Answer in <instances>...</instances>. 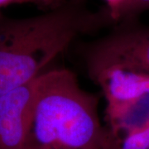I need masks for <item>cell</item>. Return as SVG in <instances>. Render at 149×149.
<instances>
[{"label":"cell","instance_id":"obj_1","mask_svg":"<svg viewBox=\"0 0 149 149\" xmlns=\"http://www.w3.org/2000/svg\"><path fill=\"white\" fill-rule=\"evenodd\" d=\"M65 0L46 13L12 18L0 13V96L36 80L81 36L114 26L106 7Z\"/></svg>","mask_w":149,"mask_h":149},{"label":"cell","instance_id":"obj_2","mask_svg":"<svg viewBox=\"0 0 149 149\" xmlns=\"http://www.w3.org/2000/svg\"><path fill=\"white\" fill-rule=\"evenodd\" d=\"M119 140L102 125L99 97L71 70L49 69L37 78L25 149H119Z\"/></svg>","mask_w":149,"mask_h":149},{"label":"cell","instance_id":"obj_3","mask_svg":"<svg viewBox=\"0 0 149 149\" xmlns=\"http://www.w3.org/2000/svg\"><path fill=\"white\" fill-rule=\"evenodd\" d=\"M85 66L118 65L149 73V27L137 19L118 22L100 38L82 47Z\"/></svg>","mask_w":149,"mask_h":149},{"label":"cell","instance_id":"obj_4","mask_svg":"<svg viewBox=\"0 0 149 149\" xmlns=\"http://www.w3.org/2000/svg\"><path fill=\"white\" fill-rule=\"evenodd\" d=\"M37 78L0 96V149H25Z\"/></svg>","mask_w":149,"mask_h":149},{"label":"cell","instance_id":"obj_5","mask_svg":"<svg viewBox=\"0 0 149 149\" xmlns=\"http://www.w3.org/2000/svg\"><path fill=\"white\" fill-rule=\"evenodd\" d=\"M86 69L91 80L101 88L106 109L149 94V73L111 65H91Z\"/></svg>","mask_w":149,"mask_h":149},{"label":"cell","instance_id":"obj_6","mask_svg":"<svg viewBox=\"0 0 149 149\" xmlns=\"http://www.w3.org/2000/svg\"><path fill=\"white\" fill-rule=\"evenodd\" d=\"M108 128L118 139L149 125V94L106 109Z\"/></svg>","mask_w":149,"mask_h":149},{"label":"cell","instance_id":"obj_7","mask_svg":"<svg viewBox=\"0 0 149 149\" xmlns=\"http://www.w3.org/2000/svg\"><path fill=\"white\" fill-rule=\"evenodd\" d=\"M149 125L123 136L119 140V149H148Z\"/></svg>","mask_w":149,"mask_h":149},{"label":"cell","instance_id":"obj_8","mask_svg":"<svg viewBox=\"0 0 149 149\" xmlns=\"http://www.w3.org/2000/svg\"><path fill=\"white\" fill-rule=\"evenodd\" d=\"M148 9H149V0H129L123 10L118 22L137 19L140 13Z\"/></svg>","mask_w":149,"mask_h":149},{"label":"cell","instance_id":"obj_9","mask_svg":"<svg viewBox=\"0 0 149 149\" xmlns=\"http://www.w3.org/2000/svg\"><path fill=\"white\" fill-rule=\"evenodd\" d=\"M65 0H0V8L12 4H32L45 10L61 4Z\"/></svg>","mask_w":149,"mask_h":149},{"label":"cell","instance_id":"obj_10","mask_svg":"<svg viewBox=\"0 0 149 149\" xmlns=\"http://www.w3.org/2000/svg\"><path fill=\"white\" fill-rule=\"evenodd\" d=\"M106 3V8L109 11L110 17L114 22L115 24H117L119 18L121 16L123 10L128 4L129 0H104Z\"/></svg>","mask_w":149,"mask_h":149},{"label":"cell","instance_id":"obj_11","mask_svg":"<svg viewBox=\"0 0 149 149\" xmlns=\"http://www.w3.org/2000/svg\"><path fill=\"white\" fill-rule=\"evenodd\" d=\"M148 149H149V147H148Z\"/></svg>","mask_w":149,"mask_h":149}]
</instances>
